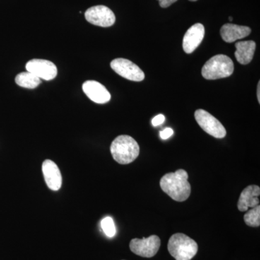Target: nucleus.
Listing matches in <instances>:
<instances>
[{"instance_id":"obj_18","label":"nucleus","mask_w":260,"mask_h":260,"mask_svg":"<svg viewBox=\"0 0 260 260\" xmlns=\"http://www.w3.org/2000/svg\"><path fill=\"white\" fill-rule=\"evenodd\" d=\"M103 232L108 237L112 238L116 234V227L114 220L111 217H106L101 222Z\"/></svg>"},{"instance_id":"obj_24","label":"nucleus","mask_w":260,"mask_h":260,"mask_svg":"<svg viewBox=\"0 0 260 260\" xmlns=\"http://www.w3.org/2000/svg\"><path fill=\"white\" fill-rule=\"evenodd\" d=\"M189 1L195 2V1H198V0H189Z\"/></svg>"},{"instance_id":"obj_16","label":"nucleus","mask_w":260,"mask_h":260,"mask_svg":"<svg viewBox=\"0 0 260 260\" xmlns=\"http://www.w3.org/2000/svg\"><path fill=\"white\" fill-rule=\"evenodd\" d=\"M42 80L38 78L35 75L29 73V72H24L17 75L15 78V83L19 86L23 87L25 88L34 89L37 88Z\"/></svg>"},{"instance_id":"obj_17","label":"nucleus","mask_w":260,"mask_h":260,"mask_svg":"<svg viewBox=\"0 0 260 260\" xmlns=\"http://www.w3.org/2000/svg\"><path fill=\"white\" fill-rule=\"evenodd\" d=\"M244 222L246 225L250 227H259L260 225V206L257 205L255 208L249 210L244 215Z\"/></svg>"},{"instance_id":"obj_19","label":"nucleus","mask_w":260,"mask_h":260,"mask_svg":"<svg viewBox=\"0 0 260 260\" xmlns=\"http://www.w3.org/2000/svg\"><path fill=\"white\" fill-rule=\"evenodd\" d=\"M173 134H174V131L172 128L168 127L160 132V137L162 140H167L168 138L172 137Z\"/></svg>"},{"instance_id":"obj_14","label":"nucleus","mask_w":260,"mask_h":260,"mask_svg":"<svg viewBox=\"0 0 260 260\" xmlns=\"http://www.w3.org/2000/svg\"><path fill=\"white\" fill-rule=\"evenodd\" d=\"M251 32V28L249 27L227 23L220 29V36L224 42L233 43L248 37Z\"/></svg>"},{"instance_id":"obj_20","label":"nucleus","mask_w":260,"mask_h":260,"mask_svg":"<svg viewBox=\"0 0 260 260\" xmlns=\"http://www.w3.org/2000/svg\"><path fill=\"white\" fill-rule=\"evenodd\" d=\"M165 116L162 115V114H158L156 116L153 118V120H152V124L154 126H157L160 125L162 123L165 121Z\"/></svg>"},{"instance_id":"obj_22","label":"nucleus","mask_w":260,"mask_h":260,"mask_svg":"<svg viewBox=\"0 0 260 260\" xmlns=\"http://www.w3.org/2000/svg\"><path fill=\"white\" fill-rule=\"evenodd\" d=\"M260 82H259V83H258V85H257V93H256V95H257V99H258V102H259V103H260Z\"/></svg>"},{"instance_id":"obj_8","label":"nucleus","mask_w":260,"mask_h":260,"mask_svg":"<svg viewBox=\"0 0 260 260\" xmlns=\"http://www.w3.org/2000/svg\"><path fill=\"white\" fill-rule=\"evenodd\" d=\"M85 19L88 23L97 26L110 27L115 23V15L112 10L104 5H97L86 10Z\"/></svg>"},{"instance_id":"obj_11","label":"nucleus","mask_w":260,"mask_h":260,"mask_svg":"<svg viewBox=\"0 0 260 260\" xmlns=\"http://www.w3.org/2000/svg\"><path fill=\"white\" fill-rule=\"evenodd\" d=\"M83 90L85 95L96 104H106L110 101L111 94L107 89L95 80H87L85 82L83 85Z\"/></svg>"},{"instance_id":"obj_15","label":"nucleus","mask_w":260,"mask_h":260,"mask_svg":"<svg viewBox=\"0 0 260 260\" xmlns=\"http://www.w3.org/2000/svg\"><path fill=\"white\" fill-rule=\"evenodd\" d=\"M235 47V56L238 62L244 65L250 63L255 51L256 43L254 41L239 42Z\"/></svg>"},{"instance_id":"obj_3","label":"nucleus","mask_w":260,"mask_h":260,"mask_svg":"<svg viewBox=\"0 0 260 260\" xmlns=\"http://www.w3.org/2000/svg\"><path fill=\"white\" fill-rule=\"evenodd\" d=\"M168 250L176 260H191L198 253V245L190 237L177 233L169 239Z\"/></svg>"},{"instance_id":"obj_23","label":"nucleus","mask_w":260,"mask_h":260,"mask_svg":"<svg viewBox=\"0 0 260 260\" xmlns=\"http://www.w3.org/2000/svg\"><path fill=\"white\" fill-rule=\"evenodd\" d=\"M229 20H230V21H232V20H233L232 17H229Z\"/></svg>"},{"instance_id":"obj_13","label":"nucleus","mask_w":260,"mask_h":260,"mask_svg":"<svg viewBox=\"0 0 260 260\" xmlns=\"http://www.w3.org/2000/svg\"><path fill=\"white\" fill-rule=\"evenodd\" d=\"M260 194L259 186L249 185L246 187L239 197L238 201V209L241 212L247 211L249 208H255L259 205L258 197Z\"/></svg>"},{"instance_id":"obj_9","label":"nucleus","mask_w":260,"mask_h":260,"mask_svg":"<svg viewBox=\"0 0 260 260\" xmlns=\"http://www.w3.org/2000/svg\"><path fill=\"white\" fill-rule=\"evenodd\" d=\"M25 68L27 71L35 75L41 80H53L57 75V68L56 65L46 59H32L27 62Z\"/></svg>"},{"instance_id":"obj_10","label":"nucleus","mask_w":260,"mask_h":260,"mask_svg":"<svg viewBox=\"0 0 260 260\" xmlns=\"http://www.w3.org/2000/svg\"><path fill=\"white\" fill-rule=\"evenodd\" d=\"M205 37V27L203 24L196 23L188 29L183 39V49L186 54H191L199 47Z\"/></svg>"},{"instance_id":"obj_6","label":"nucleus","mask_w":260,"mask_h":260,"mask_svg":"<svg viewBox=\"0 0 260 260\" xmlns=\"http://www.w3.org/2000/svg\"><path fill=\"white\" fill-rule=\"evenodd\" d=\"M160 246V238L152 235L143 239H133L129 243L130 250L142 257H153L157 254Z\"/></svg>"},{"instance_id":"obj_12","label":"nucleus","mask_w":260,"mask_h":260,"mask_svg":"<svg viewBox=\"0 0 260 260\" xmlns=\"http://www.w3.org/2000/svg\"><path fill=\"white\" fill-rule=\"evenodd\" d=\"M42 172L48 187L53 191L59 190L62 179L60 171L55 162L51 160H44L42 164Z\"/></svg>"},{"instance_id":"obj_7","label":"nucleus","mask_w":260,"mask_h":260,"mask_svg":"<svg viewBox=\"0 0 260 260\" xmlns=\"http://www.w3.org/2000/svg\"><path fill=\"white\" fill-rule=\"evenodd\" d=\"M111 68L118 75L131 81L140 82L145 79L143 70L128 59L123 58L114 59L111 62Z\"/></svg>"},{"instance_id":"obj_2","label":"nucleus","mask_w":260,"mask_h":260,"mask_svg":"<svg viewBox=\"0 0 260 260\" xmlns=\"http://www.w3.org/2000/svg\"><path fill=\"white\" fill-rule=\"evenodd\" d=\"M110 150L113 158L123 165L131 164L140 154L139 145L129 135H120L115 138Z\"/></svg>"},{"instance_id":"obj_5","label":"nucleus","mask_w":260,"mask_h":260,"mask_svg":"<svg viewBox=\"0 0 260 260\" xmlns=\"http://www.w3.org/2000/svg\"><path fill=\"white\" fill-rule=\"evenodd\" d=\"M194 117L198 124L205 133L218 139L225 138L226 135L225 127L210 113L203 109H198L194 113Z\"/></svg>"},{"instance_id":"obj_4","label":"nucleus","mask_w":260,"mask_h":260,"mask_svg":"<svg viewBox=\"0 0 260 260\" xmlns=\"http://www.w3.org/2000/svg\"><path fill=\"white\" fill-rule=\"evenodd\" d=\"M232 59L226 55L218 54L210 58L202 69V75L207 80L228 78L234 73Z\"/></svg>"},{"instance_id":"obj_21","label":"nucleus","mask_w":260,"mask_h":260,"mask_svg":"<svg viewBox=\"0 0 260 260\" xmlns=\"http://www.w3.org/2000/svg\"><path fill=\"white\" fill-rule=\"evenodd\" d=\"M177 1V0H158L159 5L162 8H169V6H171Z\"/></svg>"},{"instance_id":"obj_1","label":"nucleus","mask_w":260,"mask_h":260,"mask_svg":"<svg viewBox=\"0 0 260 260\" xmlns=\"http://www.w3.org/2000/svg\"><path fill=\"white\" fill-rule=\"evenodd\" d=\"M188 178L189 175L184 169L168 173L160 179V188L175 201H185L191 194V185Z\"/></svg>"},{"instance_id":"obj_25","label":"nucleus","mask_w":260,"mask_h":260,"mask_svg":"<svg viewBox=\"0 0 260 260\" xmlns=\"http://www.w3.org/2000/svg\"></svg>"}]
</instances>
